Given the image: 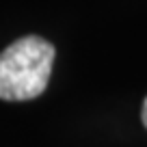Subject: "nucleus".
<instances>
[{"label":"nucleus","instance_id":"obj_1","mask_svg":"<svg viewBox=\"0 0 147 147\" xmlns=\"http://www.w3.org/2000/svg\"><path fill=\"white\" fill-rule=\"evenodd\" d=\"M54 46L41 37H22L0 54V100L26 102L48 87Z\"/></svg>","mask_w":147,"mask_h":147},{"label":"nucleus","instance_id":"obj_2","mask_svg":"<svg viewBox=\"0 0 147 147\" xmlns=\"http://www.w3.org/2000/svg\"><path fill=\"white\" fill-rule=\"evenodd\" d=\"M141 119H143V125L147 128V97H145V102H143V113H141Z\"/></svg>","mask_w":147,"mask_h":147}]
</instances>
